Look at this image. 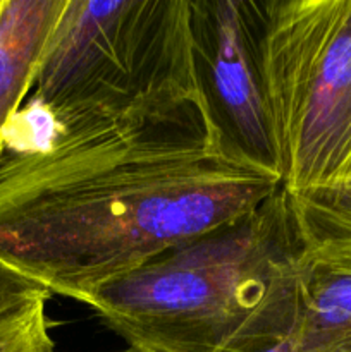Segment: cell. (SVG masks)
Wrapping results in <instances>:
<instances>
[{"label": "cell", "instance_id": "cell-1", "mask_svg": "<svg viewBox=\"0 0 351 352\" xmlns=\"http://www.w3.org/2000/svg\"><path fill=\"white\" fill-rule=\"evenodd\" d=\"M282 188L210 100L50 119L24 102L0 144V261L88 306L110 282Z\"/></svg>", "mask_w": 351, "mask_h": 352}, {"label": "cell", "instance_id": "cell-2", "mask_svg": "<svg viewBox=\"0 0 351 352\" xmlns=\"http://www.w3.org/2000/svg\"><path fill=\"white\" fill-rule=\"evenodd\" d=\"M298 254L291 198L281 188L237 222L107 284L88 306L129 347L260 352L298 320Z\"/></svg>", "mask_w": 351, "mask_h": 352}, {"label": "cell", "instance_id": "cell-3", "mask_svg": "<svg viewBox=\"0 0 351 352\" xmlns=\"http://www.w3.org/2000/svg\"><path fill=\"white\" fill-rule=\"evenodd\" d=\"M289 196L351 186V0H243Z\"/></svg>", "mask_w": 351, "mask_h": 352}, {"label": "cell", "instance_id": "cell-4", "mask_svg": "<svg viewBox=\"0 0 351 352\" xmlns=\"http://www.w3.org/2000/svg\"><path fill=\"white\" fill-rule=\"evenodd\" d=\"M33 88L57 120L206 100L191 0H65Z\"/></svg>", "mask_w": 351, "mask_h": 352}, {"label": "cell", "instance_id": "cell-5", "mask_svg": "<svg viewBox=\"0 0 351 352\" xmlns=\"http://www.w3.org/2000/svg\"><path fill=\"white\" fill-rule=\"evenodd\" d=\"M191 3L200 71L220 126L248 157L277 170L243 0Z\"/></svg>", "mask_w": 351, "mask_h": 352}, {"label": "cell", "instance_id": "cell-6", "mask_svg": "<svg viewBox=\"0 0 351 352\" xmlns=\"http://www.w3.org/2000/svg\"><path fill=\"white\" fill-rule=\"evenodd\" d=\"M65 0H0V144L34 85Z\"/></svg>", "mask_w": 351, "mask_h": 352}, {"label": "cell", "instance_id": "cell-7", "mask_svg": "<svg viewBox=\"0 0 351 352\" xmlns=\"http://www.w3.org/2000/svg\"><path fill=\"white\" fill-rule=\"evenodd\" d=\"M296 229L301 313L323 325L351 329V248L312 236L298 223Z\"/></svg>", "mask_w": 351, "mask_h": 352}, {"label": "cell", "instance_id": "cell-8", "mask_svg": "<svg viewBox=\"0 0 351 352\" xmlns=\"http://www.w3.org/2000/svg\"><path fill=\"white\" fill-rule=\"evenodd\" d=\"M299 229L351 248V186L317 196H289Z\"/></svg>", "mask_w": 351, "mask_h": 352}, {"label": "cell", "instance_id": "cell-9", "mask_svg": "<svg viewBox=\"0 0 351 352\" xmlns=\"http://www.w3.org/2000/svg\"><path fill=\"white\" fill-rule=\"evenodd\" d=\"M45 305L40 301L0 320V352H55Z\"/></svg>", "mask_w": 351, "mask_h": 352}, {"label": "cell", "instance_id": "cell-10", "mask_svg": "<svg viewBox=\"0 0 351 352\" xmlns=\"http://www.w3.org/2000/svg\"><path fill=\"white\" fill-rule=\"evenodd\" d=\"M260 352H351V329L323 325L299 309L295 327Z\"/></svg>", "mask_w": 351, "mask_h": 352}, {"label": "cell", "instance_id": "cell-11", "mask_svg": "<svg viewBox=\"0 0 351 352\" xmlns=\"http://www.w3.org/2000/svg\"><path fill=\"white\" fill-rule=\"evenodd\" d=\"M48 291L38 282L0 261V320L9 318L40 301H48Z\"/></svg>", "mask_w": 351, "mask_h": 352}, {"label": "cell", "instance_id": "cell-12", "mask_svg": "<svg viewBox=\"0 0 351 352\" xmlns=\"http://www.w3.org/2000/svg\"><path fill=\"white\" fill-rule=\"evenodd\" d=\"M55 352H57V351H55ZM119 352H150V351H143V349H138V347H129V346H127V349L119 351Z\"/></svg>", "mask_w": 351, "mask_h": 352}]
</instances>
